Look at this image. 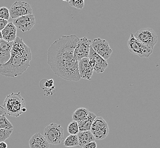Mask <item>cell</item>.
I'll list each match as a JSON object with an SVG mask.
<instances>
[{"mask_svg": "<svg viewBox=\"0 0 160 148\" xmlns=\"http://www.w3.org/2000/svg\"><path fill=\"white\" fill-rule=\"evenodd\" d=\"M89 111L85 108H79L74 111L72 114V119L77 123L83 120L88 115Z\"/></svg>", "mask_w": 160, "mask_h": 148, "instance_id": "cell-20", "label": "cell"}, {"mask_svg": "<svg viewBox=\"0 0 160 148\" xmlns=\"http://www.w3.org/2000/svg\"><path fill=\"white\" fill-rule=\"evenodd\" d=\"M9 18V10L5 6L0 8V18L8 21Z\"/></svg>", "mask_w": 160, "mask_h": 148, "instance_id": "cell-26", "label": "cell"}, {"mask_svg": "<svg viewBox=\"0 0 160 148\" xmlns=\"http://www.w3.org/2000/svg\"><path fill=\"white\" fill-rule=\"evenodd\" d=\"M1 33L2 40L8 42H14L17 38V29L12 22H9Z\"/></svg>", "mask_w": 160, "mask_h": 148, "instance_id": "cell-16", "label": "cell"}, {"mask_svg": "<svg viewBox=\"0 0 160 148\" xmlns=\"http://www.w3.org/2000/svg\"><path fill=\"white\" fill-rule=\"evenodd\" d=\"M13 129H1L0 130V142H5V141L12 135Z\"/></svg>", "mask_w": 160, "mask_h": 148, "instance_id": "cell-24", "label": "cell"}, {"mask_svg": "<svg viewBox=\"0 0 160 148\" xmlns=\"http://www.w3.org/2000/svg\"><path fill=\"white\" fill-rule=\"evenodd\" d=\"M5 114L11 117H18L26 112L25 99L21 92L12 93L7 96L3 103Z\"/></svg>", "mask_w": 160, "mask_h": 148, "instance_id": "cell-3", "label": "cell"}, {"mask_svg": "<svg viewBox=\"0 0 160 148\" xmlns=\"http://www.w3.org/2000/svg\"><path fill=\"white\" fill-rule=\"evenodd\" d=\"M43 136L49 145H59L64 139V130L60 124H50L44 130Z\"/></svg>", "mask_w": 160, "mask_h": 148, "instance_id": "cell-4", "label": "cell"}, {"mask_svg": "<svg viewBox=\"0 0 160 148\" xmlns=\"http://www.w3.org/2000/svg\"><path fill=\"white\" fill-rule=\"evenodd\" d=\"M5 112L3 109V107L0 105V116H5Z\"/></svg>", "mask_w": 160, "mask_h": 148, "instance_id": "cell-29", "label": "cell"}, {"mask_svg": "<svg viewBox=\"0 0 160 148\" xmlns=\"http://www.w3.org/2000/svg\"><path fill=\"white\" fill-rule=\"evenodd\" d=\"M2 40V35L1 31H0V40Z\"/></svg>", "mask_w": 160, "mask_h": 148, "instance_id": "cell-31", "label": "cell"}, {"mask_svg": "<svg viewBox=\"0 0 160 148\" xmlns=\"http://www.w3.org/2000/svg\"><path fill=\"white\" fill-rule=\"evenodd\" d=\"M90 46L93 50L105 61L110 58L112 50L107 40L100 38H94L91 42Z\"/></svg>", "mask_w": 160, "mask_h": 148, "instance_id": "cell-8", "label": "cell"}, {"mask_svg": "<svg viewBox=\"0 0 160 148\" xmlns=\"http://www.w3.org/2000/svg\"><path fill=\"white\" fill-rule=\"evenodd\" d=\"M13 25L15 26L17 30L25 33L30 31L35 24V18L34 14H28L22 16L18 18L13 19Z\"/></svg>", "mask_w": 160, "mask_h": 148, "instance_id": "cell-12", "label": "cell"}, {"mask_svg": "<svg viewBox=\"0 0 160 148\" xmlns=\"http://www.w3.org/2000/svg\"><path fill=\"white\" fill-rule=\"evenodd\" d=\"M8 145L5 142H0V148H7Z\"/></svg>", "mask_w": 160, "mask_h": 148, "instance_id": "cell-30", "label": "cell"}, {"mask_svg": "<svg viewBox=\"0 0 160 148\" xmlns=\"http://www.w3.org/2000/svg\"><path fill=\"white\" fill-rule=\"evenodd\" d=\"M91 42L92 40L87 37L79 38L74 51L73 58L75 61L78 62L82 59L88 58Z\"/></svg>", "mask_w": 160, "mask_h": 148, "instance_id": "cell-10", "label": "cell"}, {"mask_svg": "<svg viewBox=\"0 0 160 148\" xmlns=\"http://www.w3.org/2000/svg\"><path fill=\"white\" fill-rule=\"evenodd\" d=\"M96 117L97 116L96 114L89 111L88 115L83 120L77 123L79 132H85V131H90L92 122Z\"/></svg>", "mask_w": 160, "mask_h": 148, "instance_id": "cell-17", "label": "cell"}, {"mask_svg": "<svg viewBox=\"0 0 160 148\" xmlns=\"http://www.w3.org/2000/svg\"><path fill=\"white\" fill-rule=\"evenodd\" d=\"M1 64H0V67H1Z\"/></svg>", "mask_w": 160, "mask_h": 148, "instance_id": "cell-32", "label": "cell"}, {"mask_svg": "<svg viewBox=\"0 0 160 148\" xmlns=\"http://www.w3.org/2000/svg\"><path fill=\"white\" fill-rule=\"evenodd\" d=\"M67 131L70 135H77L79 132L78 126L77 122L72 121L68 125Z\"/></svg>", "mask_w": 160, "mask_h": 148, "instance_id": "cell-22", "label": "cell"}, {"mask_svg": "<svg viewBox=\"0 0 160 148\" xmlns=\"http://www.w3.org/2000/svg\"><path fill=\"white\" fill-rule=\"evenodd\" d=\"M40 88L46 92L45 95L48 96L52 95L54 92L55 87H54V82L53 79H43L40 82Z\"/></svg>", "mask_w": 160, "mask_h": 148, "instance_id": "cell-19", "label": "cell"}, {"mask_svg": "<svg viewBox=\"0 0 160 148\" xmlns=\"http://www.w3.org/2000/svg\"><path fill=\"white\" fill-rule=\"evenodd\" d=\"M127 46L129 52L139 56L140 58H149L153 53V50L148 48L137 40L131 33L127 41Z\"/></svg>", "mask_w": 160, "mask_h": 148, "instance_id": "cell-6", "label": "cell"}, {"mask_svg": "<svg viewBox=\"0 0 160 148\" xmlns=\"http://www.w3.org/2000/svg\"><path fill=\"white\" fill-rule=\"evenodd\" d=\"M133 36L140 43L152 50L153 49L158 41V36L156 32L149 28L139 30Z\"/></svg>", "mask_w": 160, "mask_h": 148, "instance_id": "cell-5", "label": "cell"}, {"mask_svg": "<svg viewBox=\"0 0 160 148\" xmlns=\"http://www.w3.org/2000/svg\"><path fill=\"white\" fill-rule=\"evenodd\" d=\"M32 59L31 49L23 40L17 37L12 43L9 60L1 65L0 74L6 77H16L21 75L30 66Z\"/></svg>", "mask_w": 160, "mask_h": 148, "instance_id": "cell-2", "label": "cell"}, {"mask_svg": "<svg viewBox=\"0 0 160 148\" xmlns=\"http://www.w3.org/2000/svg\"><path fill=\"white\" fill-rule=\"evenodd\" d=\"M10 17L12 19L18 18L22 16L32 14V9L29 3L25 1H16L12 3L9 9Z\"/></svg>", "mask_w": 160, "mask_h": 148, "instance_id": "cell-9", "label": "cell"}, {"mask_svg": "<svg viewBox=\"0 0 160 148\" xmlns=\"http://www.w3.org/2000/svg\"><path fill=\"white\" fill-rule=\"evenodd\" d=\"M78 70L81 79L90 80L93 74V70L89 63V58H85L78 62Z\"/></svg>", "mask_w": 160, "mask_h": 148, "instance_id": "cell-13", "label": "cell"}, {"mask_svg": "<svg viewBox=\"0 0 160 148\" xmlns=\"http://www.w3.org/2000/svg\"><path fill=\"white\" fill-rule=\"evenodd\" d=\"M83 148H97V144L96 141H92L89 143H88L86 145H84Z\"/></svg>", "mask_w": 160, "mask_h": 148, "instance_id": "cell-28", "label": "cell"}, {"mask_svg": "<svg viewBox=\"0 0 160 148\" xmlns=\"http://www.w3.org/2000/svg\"><path fill=\"white\" fill-rule=\"evenodd\" d=\"M78 40L76 35L62 36L51 45L47 51V63L53 72L67 81L81 79L78 62L73 58Z\"/></svg>", "mask_w": 160, "mask_h": 148, "instance_id": "cell-1", "label": "cell"}, {"mask_svg": "<svg viewBox=\"0 0 160 148\" xmlns=\"http://www.w3.org/2000/svg\"><path fill=\"white\" fill-rule=\"evenodd\" d=\"M1 129H13L12 124L5 116H0V130Z\"/></svg>", "mask_w": 160, "mask_h": 148, "instance_id": "cell-23", "label": "cell"}, {"mask_svg": "<svg viewBox=\"0 0 160 148\" xmlns=\"http://www.w3.org/2000/svg\"><path fill=\"white\" fill-rule=\"evenodd\" d=\"M89 63L90 67L97 74L102 73L108 68V63L106 61L102 58L93 50L90 46L89 54L88 56Z\"/></svg>", "mask_w": 160, "mask_h": 148, "instance_id": "cell-11", "label": "cell"}, {"mask_svg": "<svg viewBox=\"0 0 160 148\" xmlns=\"http://www.w3.org/2000/svg\"><path fill=\"white\" fill-rule=\"evenodd\" d=\"M72 7H74L77 9H82L84 7L85 2L83 0H69L65 1Z\"/></svg>", "mask_w": 160, "mask_h": 148, "instance_id": "cell-25", "label": "cell"}, {"mask_svg": "<svg viewBox=\"0 0 160 148\" xmlns=\"http://www.w3.org/2000/svg\"><path fill=\"white\" fill-rule=\"evenodd\" d=\"M9 23L8 21L0 18V31H1Z\"/></svg>", "mask_w": 160, "mask_h": 148, "instance_id": "cell-27", "label": "cell"}, {"mask_svg": "<svg viewBox=\"0 0 160 148\" xmlns=\"http://www.w3.org/2000/svg\"><path fill=\"white\" fill-rule=\"evenodd\" d=\"M77 136L78 137V140L79 146L82 148L88 143L95 141L96 140L94 137L92 135V133L90 131H85V132H78Z\"/></svg>", "mask_w": 160, "mask_h": 148, "instance_id": "cell-18", "label": "cell"}, {"mask_svg": "<svg viewBox=\"0 0 160 148\" xmlns=\"http://www.w3.org/2000/svg\"><path fill=\"white\" fill-rule=\"evenodd\" d=\"M30 148H49V144L40 133L32 136L28 142Z\"/></svg>", "mask_w": 160, "mask_h": 148, "instance_id": "cell-15", "label": "cell"}, {"mask_svg": "<svg viewBox=\"0 0 160 148\" xmlns=\"http://www.w3.org/2000/svg\"><path fill=\"white\" fill-rule=\"evenodd\" d=\"M90 132L96 140H104L109 133V128L107 122L103 117H96L92 122Z\"/></svg>", "mask_w": 160, "mask_h": 148, "instance_id": "cell-7", "label": "cell"}, {"mask_svg": "<svg viewBox=\"0 0 160 148\" xmlns=\"http://www.w3.org/2000/svg\"><path fill=\"white\" fill-rule=\"evenodd\" d=\"M63 144L65 147H68V148L76 147L77 146H79L77 135L68 136L65 140Z\"/></svg>", "mask_w": 160, "mask_h": 148, "instance_id": "cell-21", "label": "cell"}, {"mask_svg": "<svg viewBox=\"0 0 160 148\" xmlns=\"http://www.w3.org/2000/svg\"><path fill=\"white\" fill-rule=\"evenodd\" d=\"M12 42H8L3 40H0V64L3 65L9 60Z\"/></svg>", "mask_w": 160, "mask_h": 148, "instance_id": "cell-14", "label": "cell"}]
</instances>
